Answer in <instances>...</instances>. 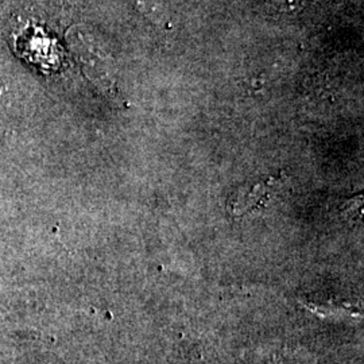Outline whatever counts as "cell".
<instances>
[{
  "label": "cell",
  "instance_id": "cell-1",
  "mask_svg": "<svg viewBox=\"0 0 364 364\" xmlns=\"http://www.w3.org/2000/svg\"><path fill=\"white\" fill-rule=\"evenodd\" d=\"M69 43L78 60L82 63L87 73L105 88H111L114 78L109 57L92 39L91 36L80 28L72 30L69 34Z\"/></svg>",
  "mask_w": 364,
  "mask_h": 364
},
{
  "label": "cell",
  "instance_id": "cell-2",
  "mask_svg": "<svg viewBox=\"0 0 364 364\" xmlns=\"http://www.w3.org/2000/svg\"><path fill=\"white\" fill-rule=\"evenodd\" d=\"M281 185L282 182L278 181V178H270L254 185L245 193H239L231 203L232 216H243L255 209L263 208L278 193Z\"/></svg>",
  "mask_w": 364,
  "mask_h": 364
},
{
  "label": "cell",
  "instance_id": "cell-3",
  "mask_svg": "<svg viewBox=\"0 0 364 364\" xmlns=\"http://www.w3.org/2000/svg\"><path fill=\"white\" fill-rule=\"evenodd\" d=\"M132 6L156 26L169 23V9L166 0H130Z\"/></svg>",
  "mask_w": 364,
  "mask_h": 364
},
{
  "label": "cell",
  "instance_id": "cell-4",
  "mask_svg": "<svg viewBox=\"0 0 364 364\" xmlns=\"http://www.w3.org/2000/svg\"><path fill=\"white\" fill-rule=\"evenodd\" d=\"M316 0H272L274 7L285 14H296L312 6Z\"/></svg>",
  "mask_w": 364,
  "mask_h": 364
}]
</instances>
